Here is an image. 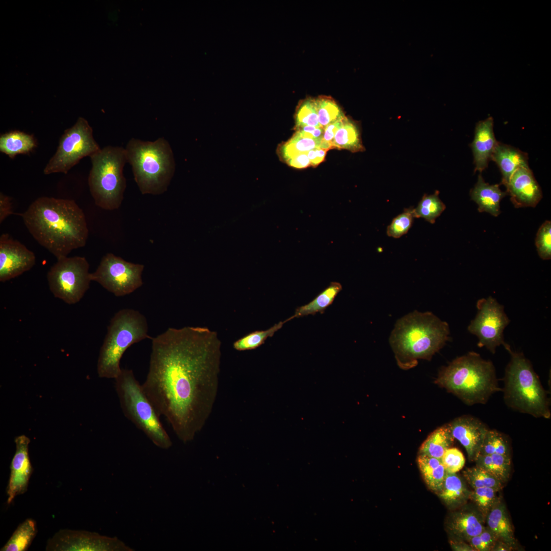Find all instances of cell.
<instances>
[{"label":"cell","instance_id":"6da1fadb","mask_svg":"<svg viewBox=\"0 0 551 551\" xmlns=\"http://www.w3.org/2000/svg\"><path fill=\"white\" fill-rule=\"evenodd\" d=\"M152 339L143 389L160 416L184 442L193 440L210 417L220 371L221 341L205 327L169 328Z\"/></svg>","mask_w":551,"mask_h":551},{"label":"cell","instance_id":"7a4b0ae2","mask_svg":"<svg viewBox=\"0 0 551 551\" xmlns=\"http://www.w3.org/2000/svg\"><path fill=\"white\" fill-rule=\"evenodd\" d=\"M20 215L33 237L57 259L86 243L85 215L73 200L40 197Z\"/></svg>","mask_w":551,"mask_h":551},{"label":"cell","instance_id":"3957f363","mask_svg":"<svg viewBox=\"0 0 551 551\" xmlns=\"http://www.w3.org/2000/svg\"><path fill=\"white\" fill-rule=\"evenodd\" d=\"M448 323L431 312L416 310L396 322L389 337L398 365L410 368L418 359L430 360L450 339Z\"/></svg>","mask_w":551,"mask_h":551},{"label":"cell","instance_id":"277c9868","mask_svg":"<svg viewBox=\"0 0 551 551\" xmlns=\"http://www.w3.org/2000/svg\"><path fill=\"white\" fill-rule=\"evenodd\" d=\"M435 382L468 405L484 404L492 394L501 390L492 362L473 352L443 367Z\"/></svg>","mask_w":551,"mask_h":551},{"label":"cell","instance_id":"5b68a950","mask_svg":"<svg viewBox=\"0 0 551 551\" xmlns=\"http://www.w3.org/2000/svg\"><path fill=\"white\" fill-rule=\"evenodd\" d=\"M127 162L142 194L165 192L174 171L173 153L168 142L160 137L154 141L132 138L125 148Z\"/></svg>","mask_w":551,"mask_h":551},{"label":"cell","instance_id":"8992f818","mask_svg":"<svg viewBox=\"0 0 551 551\" xmlns=\"http://www.w3.org/2000/svg\"><path fill=\"white\" fill-rule=\"evenodd\" d=\"M507 350L511 355L504 377V399L512 409L535 417L549 419V400L530 361L522 353Z\"/></svg>","mask_w":551,"mask_h":551},{"label":"cell","instance_id":"52a82bcc","mask_svg":"<svg viewBox=\"0 0 551 551\" xmlns=\"http://www.w3.org/2000/svg\"><path fill=\"white\" fill-rule=\"evenodd\" d=\"M147 338L148 324L145 317L132 309L118 311L111 319L101 348L97 364L99 377L115 379L121 371V359L132 345Z\"/></svg>","mask_w":551,"mask_h":551},{"label":"cell","instance_id":"ba28073f","mask_svg":"<svg viewBox=\"0 0 551 551\" xmlns=\"http://www.w3.org/2000/svg\"><path fill=\"white\" fill-rule=\"evenodd\" d=\"M115 380V389L123 414L157 446L172 445L154 405L131 369L122 368Z\"/></svg>","mask_w":551,"mask_h":551},{"label":"cell","instance_id":"9c48e42d","mask_svg":"<svg viewBox=\"0 0 551 551\" xmlns=\"http://www.w3.org/2000/svg\"><path fill=\"white\" fill-rule=\"evenodd\" d=\"M90 159L92 166L88 182L95 205L107 210L118 209L126 187L123 173L127 163L125 148L108 145Z\"/></svg>","mask_w":551,"mask_h":551},{"label":"cell","instance_id":"30bf717a","mask_svg":"<svg viewBox=\"0 0 551 551\" xmlns=\"http://www.w3.org/2000/svg\"><path fill=\"white\" fill-rule=\"evenodd\" d=\"M101 148L94 140L93 130L88 122L79 117L61 136L57 151L43 169L44 174L69 170L84 157H91Z\"/></svg>","mask_w":551,"mask_h":551},{"label":"cell","instance_id":"8fae6325","mask_svg":"<svg viewBox=\"0 0 551 551\" xmlns=\"http://www.w3.org/2000/svg\"><path fill=\"white\" fill-rule=\"evenodd\" d=\"M89 264L84 257H63L57 259L47 273L49 289L54 296L68 304L78 303L91 281Z\"/></svg>","mask_w":551,"mask_h":551},{"label":"cell","instance_id":"7c38bea8","mask_svg":"<svg viewBox=\"0 0 551 551\" xmlns=\"http://www.w3.org/2000/svg\"><path fill=\"white\" fill-rule=\"evenodd\" d=\"M144 266L128 262L112 253L105 255L96 270L90 273L91 281L99 284L116 296H123L143 284Z\"/></svg>","mask_w":551,"mask_h":551},{"label":"cell","instance_id":"4fadbf2b","mask_svg":"<svg viewBox=\"0 0 551 551\" xmlns=\"http://www.w3.org/2000/svg\"><path fill=\"white\" fill-rule=\"evenodd\" d=\"M476 306L477 315L467 330L478 337V346L485 347L492 354L500 345L505 348L509 346L504 340L503 333L510 320L505 312L504 306L490 296L479 299Z\"/></svg>","mask_w":551,"mask_h":551},{"label":"cell","instance_id":"5bb4252c","mask_svg":"<svg viewBox=\"0 0 551 551\" xmlns=\"http://www.w3.org/2000/svg\"><path fill=\"white\" fill-rule=\"evenodd\" d=\"M117 537L102 536L83 530L62 529L49 538L46 550L132 551Z\"/></svg>","mask_w":551,"mask_h":551},{"label":"cell","instance_id":"9a60e30c","mask_svg":"<svg viewBox=\"0 0 551 551\" xmlns=\"http://www.w3.org/2000/svg\"><path fill=\"white\" fill-rule=\"evenodd\" d=\"M34 253L9 234L0 237V281L5 282L30 270L35 265Z\"/></svg>","mask_w":551,"mask_h":551},{"label":"cell","instance_id":"2e32d148","mask_svg":"<svg viewBox=\"0 0 551 551\" xmlns=\"http://www.w3.org/2000/svg\"><path fill=\"white\" fill-rule=\"evenodd\" d=\"M16 451L10 465V474L7 488V504L10 505L15 497L25 493L33 468L29 456L30 439L24 435L15 438Z\"/></svg>","mask_w":551,"mask_h":551},{"label":"cell","instance_id":"e0dca14e","mask_svg":"<svg viewBox=\"0 0 551 551\" xmlns=\"http://www.w3.org/2000/svg\"><path fill=\"white\" fill-rule=\"evenodd\" d=\"M454 439L465 448L470 461H474L488 430L486 425L478 418L464 415L448 423Z\"/></svg>","mask_w":551,"mask_h":551},{"label":"cell","instance_id":"ac0fdd59","mask_svg":"<svg viewBox=\"0 0 551 551\" xmlns=\"http://www.w3.org/2000/svg\"><path fill=\"white\" fill-rule=\"evenodd\" d=\"M506 187L515 208L535 207L542 197L541 189L529 167L518 168Z\"/></svg>","mask_w":551,"mask_h":551},{"label":"cell","instance_id":"d6986e66","mask_svg":"<svg viewBox=\"0 0 551 551\" xmlns=\"http://www.w3.org/2000/svg\"><path fill=\"white\" fill-rule=\"evenodd\" d=\"M497 142L494 134L492 117L480 121L476 124L474 139L471 144L474 172H481L488 167Z\"/></svg>","mask_w":551,"mask_h":551},{"label":"cell","instance_id":"ffe728a7","mask_svg":"<svg viewBox=\"0 0 551 551\" xmlns=\"http://www.w3.org/2000/svg\"><path fill=\"white\" fill-rule=\"evenodd\" d=\"M491 160L497 165L502 174V184L506 187L513 173L521 167H529L527 154L512 146L497 142Z\"/></svg>","mask_w":551,"mask_h":551},{"label":"cell","instance_id":"44dd1931","mask_svg":"<svg viewBox=\"0 0 551 551\" xmlns=\"http://www.w3.org/2000/svg\"><path fill=\"white\" fill-rule=\"evenodd\" d=\"M470 194L471 199L478 204L480 212H486L497 216L500 213V202L507 193L500 190L499 184L486 183L480 173Z\"/></svg>","mask_w":551,"mask_h":551},{"label":"cell","instance_id":"7402d4cb","mask_svg":"<svg viewBox=\"0 0 551 551\" xmlns=\"http://www.w3.org/2000/svg\"><path fill=\"white\" fill-rule=\"evenodd\" d=\"M447 527L453 534L466 541L485 529L480 517L471 511L453 514L448 521Z\"/></svg>","mask_w":551,"mask_h":551},{"label":"cell","instance_id":"603a6c76","mask_svg":"<svg viewBox=\"0 0 551 551\" xmlns=\"http://www.w3.org/2000/svg\"><path fill=\"white\" fill-rule=\"evenodd\" d=\"M488 528L498 540L510 546L515 545L513 528L504 505L498 502L487 514Z\"/></svg>","mask_w":551,"mask_h":551},{"label":"cell","instance_id":"cb8c5ba5","mask_svg":"<svg viewBox=\"0 0 551 551\" xmlns=\"http://www.w3.org/2000/svg\"><path fill=\"white\" fill-rule=\"evenodd\" d=\"M36 146L34 136L22 131H11L0 136V152L11 159L30 154Z\"/></svg>","mask_w":551,"mask_h":551},{"label":"cell","instance_id":"d4e9b609","mask_svg":"<svg viewBox=\"0 0 551 551\" xmlns=\"http://www.w3.org/2000/svg\"><path fill=\"white\" fill-rule=\"evenodd\" d=\"M417 464L428 487L437 493L441 488L446 471L441 460L423 454H419Z\"/></svg>","mask_w":551,"mask_h":551},{"label":"cell","instance_id":"484cf974","mask_svg":"<svg viewBox=\"0 0 551 551\" xmlns=\"http://www.w3.org/2000/svg\"><path fill=\"white\" fill-rule=\"evenodd\" d=\"M454 441L448 424L442 425L431 433L423 442L419 454L441 459L444 452L450 447Z\"/></svg>","mask_w":551,"mask_h":551},{"label":"cell","instance_id":"4316f807","mask_svg":"<svg viewBox=\"0 0 551 551\" xmlns=\"http://www.w3.org/2000/svg\"><path fill=\"white\" fill-rule=\"evenodd\" d=\"M342 290L340 283L331 282L330 285L319 293L313 300L305 305L297 307L290 320L317 313H322L333 302L338 293Z\"/></svg>","mask_w":551,"mask_h":551},{"label":"cell","instance_id":"83f0119b","mask_svg":"<svg viewBox=\"0 0 551 551\" xmlns=\"http://www.w3.org/2000/svg\"><path fill=\"white\" fill-rule=\"evenodd\" d=\"M333 148L344 149L352 152L363 151L359 128L354 121L345 116L336 132L333 142Z\"/></svg>","mask_w":551,"mask_h":551},{"label":"cell","instance_id":"f1b7e54d","mask_svg":"<svg viewBox=\"0 0 551 551\" xmlns=\"http://www.w3.org/2000/svg\"><path fill=\"white\" fill-rule=\"evenodd\" d=\"M437 494L446 505L455 506L469 499L470 491L456 473L446 472L443 485Z\"/></svg>","mask_w":551,"mask_h":551},{"label":"cell","instance_id":"f546056e","mask_svg":"<svg viewBox=\"0 0 551 551\" xmlns=\"http://www.w3.org/2000/svg\"><path fill=\"white\" fill-rule=\"evenodd\" d=\"M474 461L477 466L486 470L503 483L509 479L511 470L509 455L479 454Z\"/></svg>","mask_w":551,"mask_h":551},{"label":"cell","instance_id":"4dcf8cb0","mask_svg":"<svg viewBox=\"0 0 551 551\" xmlns=\"http://www.w3.org/2000/svg\"><path fill=\"white\" fill-rule=\"evenodd\" d=\"M36 521L28 518L20 523L1 551L27 550L37 533Z\"/></svg>","mask_w":551,"mask_h":551},{"label":"cell","instance_id":"1f68e13d","mask_svg":"<svg viewBox=\"0 0 551 551\" xmlns=\"http://www.w3.org/2000/svg\"><path fill=\"white\" fill-rule=\"evenodd\" d=\"M319 146L320 143L317 141L295 132L288 141L279 146L278 153L282 160L286 162L292 157L307 153L315 148H319Z\"/></svg>","mask_w":551,"mask_h":551},{"label":"cell","instance_id":"d6a6232c","mask_svg":"<svg viewBox=\"0 0 551 551\" xmlns=\"http://www.w3.org/2000/svg\"><path fill=\"white\" fill-rule=\"evenodd\" d=\"M439 192L436 191L431 195L425 194L419 202L416 208H413L414 218H422L431 223H434L446 208L444 204L438 196Z\"/></svg>","mask_w":551,"mask_h":551},{"label":"cell","instance_id":"836d02e7","mask_svg":"<svg viewBox=\"0 0 551 551\" xmlns=\"http://www.w3.org/2000/svg\"><path fill=\"white\" fill-rule=\"evenodd\" d=\"M315 101L319 122L322 127L324 128L345 117L341 108L332 97L319 96Z\"/></svg>","mask_w":551,"mask_h":551},{"label":"cell","instance_id":"e575fe53","mask_svg":"<svg viewBox=\"0 0 551 551\" xmlns=\"http://www.w3.org/2000/svg\"><path fill=\"white\" fill-rule=\"evenodd\" d=\"M290 320L287 319L275 324L266 330L256 331L252 332L235 341L233 347L238 351H244L256 349L264 343L266 339L273 336L274 333L281 329L285 323Z\"/></svg>","mask_w":551,"mask_h":551},{"label":"cell","instance_id":"d590c367","mask_svg":"<svg viewBox=\"0 0 551 551\" xmlns=\"http://www.w3.org/2000/svg\"><path fill=\"white\" fill-rule=\"evenodd\" d=\"M463 474L473 489L491 487L500 490L504 484L487 471L477 465L466 468L463 471Z\"/></svg>","mask_w":551,"mask_h":551},{"label":"cell","instance_id":"8d00e7d4","mask_svg":"<svg viewBox=\"0 0 551 551\" xmlns=\"http://www.w3.org/2000/svg\"><path fill=\"white\" fill-rule=\"evenodd\" d=\"M295 120L296 130L305 126L322 127L319 122L315 98L309 97L299 103Z\"/></svg>","mask_w":551,"mask_h":551},{"label":"cell","instance_id":"74e56055","mask_svg":"<svg viewBox=\"0 0 551 551\" xmlns=\"http://www.w3.org/2000/svg\"><path fill=\"white\" fill-rule=\"evenodd\" d=\"M493 454L510 456L508 442L504 435L500 433L496 430H488L483 441L479 454Z\"/></svg>","mask_w":551,"mask_h":551},{"label":"cell","instance_id":"f35d334b","mask_svg":"<svg viewBox=\"0 0 551 551\" xmlns=\"http://www.w3.org/2000/svg\"><path fill=\"white\" fill-rule=\"evenodd\" d=\"M499 491L491 487L475 488L470 492L469 498L474 503L484 515H487L498 502L497 493Z\"/></svg>","mask_w":551,"mask_h":551},{"label":"cell","instance_id":"ab89813d","mask_svg":"<svg viewBox=\"0 0 551 551\" xmlns=\"http://www.w3.org/2000/svg\"><path fill=\"white\" fill-rule=\"evenodd\" d=\"M412 210L413 208H406L403 212L392 219L387 228V234L389 237L398 238L408 233L414 218Z\"/></svg>","mask_w":551,"mask_h":551},{"label":"cell","instance_id":"60d3db41","mask_svg":"<svg viewBox=\"0 0 551 551\" xmlns=\"http://www.w3.org/2000/svg\"><path fill=\"white\" fill-rule=\"evenodd\" d=\"M535 244L539 256L543 260L551 258V222L545 221L539 229Z\"/></svg>","mask_w":551,"mask_h":551},{"label":"cell","instance_id":"b9f144b4","mask_svg":"<svg viewBox=\"0 0 551 551\" xmlns=\"http://www.w3.org/2000/svg\"><path fill=\"white\" fill-rule=\"evenodd\" d=\"M441 461L446 472L456 473L464 467L465 459L462 452L455 447H449L446 450Z\"/></svg>","mask_w":551,"mask_h":551},{"label":"cell","instance_id":"7bdbcfd3","mask_svg":"<svg viewBox=\"0 0 551 551\" xmlns=\"http://www.w3.org/2000/svg\"><path fill=\"white\" fill-rule=\"evenodd\" d=\"M497 538L488 529L485 528L480 534L470 538L467 542L473 550H492Z\"/></svg>","mask_w":551,"mask_h":551},{"label":"cell","instance_id":"ee69618b","mask_svg":"<svg viewBox=\"0 0 551 551\" xmlns=\"http://www.w3.org/2000/svg\"><path fill=\"white\" fill-rule=\"evenodd\" d=\"M14 214L12 210V202L11 198L4 194L3 193H0V223L3 222V221L9 216Z\"/></svg>","mask_w":551,"mask_h":551},{"label":"cell","instance_id":"f6af8a7d","mask_svg":"<svg viewBox=\"0 0 551 551\" xmlns=\"http://www.w3.org/2000/svg\"><path fill=\"white\" fill-rule=\"evenodd\" d=\"M343 119L329 124L324 128V131L322 141L329 144L331 146L332 148H333V142L335 135L340 127Z\"/></svg>","mask_w":551,"mask_h":551},{"label":"cell","instance_id":"bcb514c9","mask_svg":"<svg viewBox=\"0 0 551 551\" xmlns=\"http://www.w3.org/2000/svg\"><path fill=\"white\" fill-rule=\"evenodd\" d=\"M288 165L296 168H304L311 165L307 153L296 155L285 162Z\"/></svg>","mask_w":551,"mask_h":551},{"label":"cell","instance_id":"7dc6e473","mask_svg":"<svg viewBox=\"0 0 551 551\" xmlns=\"http://www.w3.org/2000/svg\"><path fill=\"white\" fill-rule=\"evenodd\" d=\"M327 150L320 148H315L307 153L311 166H315L322 162L325 158Z\"/></svg>","mask_w":551,"mask_h":551},{"label":"cell","instance_id":"c3c4849f","mask_svg":"<svg viewBox=\"0 0 551 551\" xmlns=\"http://www.w3.org/2000/svg\"><path fill=\"white\" fill-rule=\"evenodd\" d=\"M451 545L456 550H473L469 545H467L464 542L455 543L453 542L451 543Z\"/></svg>","mask_w":551,"mask_h":551},{"label":"cell","instance_id":"681fc988","mask_svg":"<svg viewBox=\"0 0 551 551\" xmlns=\"http://www.w3.org/2000/svg\"><path fill=\"white\" fill-rule=\"evenodd\" d=\"M512 548L508 544L499 541L498 544L496 543L492 550H510Z\"/></svg>","mask_w":551,"mask_h":551}]
</instances>
